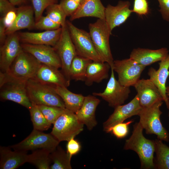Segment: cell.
Listing matches in <instances>:
<instances>
[{"mask_svg": "<svg viewBox=\"0 0 169 169\" xmlns=\"http://www.w3.org/2000/svg\"><path fill=\"white\" fill-rule=\"evenodd\" d=\"M142 107L136 95L128 103L115 108L113 113L103 124L104 130L106 132L115 125L123 122L125 120L133 116L139 115Z\"/></svg>", "mask_w": 169, "mask_h": 169, "instance_id": "15", "label": "cell"}, {"mask_svg": "<svg viewBox=\"0 0 169 169\" xmlns=\"http://www.w3.org/2000/svg\"><path fill=\"white\" fill-rule=\"evenodd\" d=\"M146 67L130 59L114 60L113 69L118 75V81L122 85L133 86L139 79Z\"/></svg>", "mask_w": 169, "mask_h": 169, "instance_id": "11", "label": "cell"}, {"mask_svg": "<svg viewBox=\"0 0 169 169\" xmlns=\"http://www.w3.org/2000/svg\"><path fill=\"white\" fill-rule=\"evenodd\" d=\"M92 61L88 59L76 55L73 59L70 66L71 80L84 81L88 66Z\"/></svg>", "mask_w": 169, "mask_h": 169, "instance_id": "28", "label": "cell"}, {"mask_svg": "<svg viewBox=\"0 0 169 169\" xmlns=\"http://www.w3.org/2000/svg\"><path fill=\"white\" fill-rule=\"evenodd\" d=\"M105 8L100 0H82L76 11L70 16V19L73 21L87 17L105 19Z\"/></svg>", "mask_w": 169, "mask_h": 169, "instance_id": "25", "label": "cell"}, {"mask_svg": "<svg viewBox=\"0 0 169 169\" xmlns=\"http://www.w3.org/2000/svg\"><path fill=\"white\" fill-rule=\"evenodd\" d=\"M17 17L13 23L6 29V35L23 29L34 28L35 22L33 8L29 6L20 7L17 8Z\"/></svg>", "mask_w": 169, "mask_h": 169, "instance_id": "23", "label": "cell"}, {"mask_svg": "<svg viewBox=\"0 0 169 169\" xmlns=\"http://www.w3.org/2000/svg\"><path fill=\"white\" fill-rule=\"evenodd\" d=\"M26 86L28 95L32 104L65 108L63 101L55 91L54 86L33 78L27 81Z\"/></svg>", "mask_w": 169, "mask_h": 169, "instance_id": "3", "label": "cell"}, {"mask_svg": "<svg viewBox=\"0 0 169 169\" xmlns=\"http://www.w3.org/2000/svg\"><path fill=\"white\" fill-rule=\"evenodd\" d=\"M33 129L41 131H46L51 126L50 124L38 108L37 105L32 104L28 110Z\"/></svg>", "mask_w": 169, "mask_h": 169, "instance_id": "32", "label": "cell"}, {"mask_svg": "<svg viewBox=\"0 0 169 169\" xmlns=\"http://www.w3.org/2000/svg\"><path fill=\"white\" fill-rule=\"evenodd\" d=\"M157 70L151 67L149 69L148 74L150 79L158 89L165 102L167 108L169 109V102L166 94V83L169 75V54L159 63Z\"/></svg>", "mask_w": 169, "mask_h": 169, "instance_id": "19", "label": "cell"}, {"mask_svg": "<svg viewBox=\"0 0 169 169\" xmlns=\"http://www.w3.org/2000/svg\"><path fill=\"white\" fill-rule=\"evenodd\" d=\"M166 94L167 96H169V86L166 87Z\"/></svg>", "mask_w": 169, "mask_h": 169, "instance_id": "46", "label": "cell"}, {"mask_svg": "<svg viewBox=\"0 0 169 169\" xmlns=\"http://www.w3.org/2000/svg\"><path fill=\"white\" fill-rule=\"evenodd\" d=\"M54 86L55 91L63 101L65 108L76 113L81 107L84 96L81 94L73 93L65 86Z\"/></svg>", "mask_w": 169, "mask_h": 169, "instance_id": "27", "label": "cell"}, {"mask_svg": "<svg viewBox=\"0 0 169 169\" xmlns=\"http://www.w3.org/2000/svg\"><path fill=\"white\" fill-rule=\"evenodd\" d=\"M42 64L23 51L15 59L6 72H0V84L8 80L27 82L34 78Z\"/></svg>", "mask_w": 169, "mask_h": 169, "instance_id": "2", "label": "cell"}, {"mask_svg": "<svg viewBox=\"0 0 169 169\" xmlns=\"http://www.w3.org/2000/svg\"><path fill=\"white\" fill-rule=\"evenodd\" d=\"M26 82L8 80L0 86V97L15 102L29 109L32 106L27 92Z\"/></svg>", "mask_w": 169, "mask_h": 169, "instance_id": "12", "label": "cell"}, {"mask_svg": "<svg viewBox=\"0 0 169 169\" xmlns=\"http://www.w3.org/2000/svg\"><path fill=\"white\" fill-rule=\"evenodd\" d=\"M46 16L54 22L59 24L62 27L66 24L67 17L59 4H52L46 9Z\"/></svg>", "mask_w": 169, "mask_h": 169, "instance_id": "33", "label": "cell"}, {"mask_svg": "<svg viewBox=\"0 0 169 169\" xmlns=\"http://www.w3.org/2000/svg\"><path fill=\"white\" fill-rule=\"evenodd\" d=\"M74 0V1H76V2H77L80 3L82 0Z\"/></svg>", "mask_w": 169, "mask_h": 169, "instance_id": "47", "label": "cell"}, {"mask_svg": "<svg viewBox=\"0 0 169 169\" xmlns=\"http://www.w3.org/2000/svg\"><path fill=\"white\" fill-rule=\"evenodd\" d=\"M66 24L77 55L93 61L104 62L96 50L89 33L69 21H66Z\"/></svg>", "mask_w": 169, "mask_h": 169, "instance_id": "7", "label": "cell"}, {"mask_svg": "<svg viewBox=\"0 0 169 169\" xmlns=\"http://www.w3.org/2000/svg\"><path fill=\"white\" fill-rule=\"evenodd\" d=\"M18 35L16 32L8 35L0 48V72H7L16 58L23 51Z\"/></svg>", "mask_w": 169, "mask_h": 169, "instance_id": "13", "label": "cell"}, {"mask_svg": "<svg viewBox=\"0 0 169 169\" xmlns=\"http://www.w3.org/2000/svg\"><path fill=\"white\" fill-rule=\"evenodd\" d=\"M6 28L5 25L3 20L0 19V46L3 44L6 38L5 31Z\"/></svg>", "mask_w": 169, "mask_h": 169, "instance_id": "44", "label": "cell"}, {"mask_svg": "<svg viewBox=\"0 0 169 169\" xmlns=\"http://www.w3.org/2000/svg\"><path fill=\"white\" fill-rule=\"evenodd\" d=\"M61 27L59 24L54 22L46 15L42 16L37 22H35L34 28L49 31L57 29Z\"/></svg>", "mask_w": 169, "mask_h": 169, "instance_id": "36", "label": "cell"}, {"mask_svg": "<svg viewBox=\"0 0 169 169\" xmlns=\"http://www.w3.org/2000/svg\"><path fill=\"white\" fill-rule=\"evenodd\" d=\"M62 30L60 38L54 47L60 60L62 72L69 81L70 69L72 61L77 55L76 51L71 39L66 24L62 27Z\"/></svg>", "mask_w": 169, "mask_h": 169, "instance_id": "9", "label": "cell"}, {"mask_svg": "<svg viewBox=\"0 0 169 169\" xmlns=\"http://www.w3.org/2000/svg\"><path fill=\"white\" fill-rule=\"evenodd\" d=\"M80 3L73 0H62L59 4L66 16L70 17L77 10Z\"/></svg>", "mask_w": 169, "mask_h": 169, "instance_id": "39", "label": "cell"}, {"mask_svg": "<svg viewBox=\"0 0 169 169\" xmlns=\"http://www.w3.org/2000/svg\"><path fill=\"white\" fill-rule=\"evenodd\" d=\"M168 116H169V113H168Z\"/></svg>", "mask_w": 169, "mask_h": 169, "instance_id": "48", "label": "cell"}, {"mask_svg": "<svg viewBox=\"0 0 169 169\" xmlns=\"http://www.w3.org/2000/svg\"><path fill=\"white\" fill-rule=\"evenodd\" d=\"M14 5H18L24 2L25 0H8Z\"/></svg>", "mask_w": 169, "mask_h": 169, "instance_id": "45", "label": "cell"}, {"mask_svg": "<svg viewBox=\"0 0 169 169\" xmlns=\"http://www.w3.org/2000/svg\"><path fill=\"white\" fill-rule=\"evenodd\" d=\"M130 2L119 1L115 6L108 4L105 10V20L112 31L115 28L124 23L132 13L130 9Z\"/></svg>", "mask_w": 169, "mask_h": 169, "instance_id": "17", "label": "cell"}, {"mask_svg": "<svg viewBox=\"0 0 169 169\" xmlns=\"http://www.w3.org/2000/svg\"><path fill=\"white\" fill-rule=\"evenodd\" d=\"M110 68V66L106 62L92 61L87 68L85 84L90 86L94 83H99L107 79Z\"/></svg>", "mask_w": 169, "mask_h": 169, "instance_id": "26", "label": "cell"}, {"mask_svg": "<svg viewBox=\"0 0 169 169\" xmlns=\"http://www.w3.org/2000/svg\"><path fill=\"white\" fill-rule=\"evenodd\" d=\"M89 33L98 54L113 69L114 60L110 50L109 38L111 31L105 19H98L89 25Z\"/></svg>", "mask_w": 169, "mask_h": 169, "instance_id": "4", "label": "cell"}, {"mask_svg": "<svg viewBox=\"0 0 169 169\" xmlns=\"http://www.w3.org/2000/svg\"><path fill=\"white\" fill-rule=\"evenodd\" d=\"M74 138H71L68 141L66 146L67 152L71 157L78 153L81 148L80 143Z\"/></svg>", "mask_w": 169, "mask_h": 169, "instance_id": "40", "label": "cell"}, {"mask_svg": "<svg viewBox=\"0 0 169 169\" xmlns=\"http://www.w3.org/2000/svg\"><path fill=\"white\" fill-rule=\"evenodd\" d=\"M114 70L111 69L110 78L104 90L102 92H94L93 95L101 97L113 108L123 104L131 92L130 87L121 84L115 78Z\"/></svg>", "mask_w": 169, "mask_h": 169, "instance_id": "10", "label": "cell"}, {"mask_svg": "<svg viewBox=\"0 0 169 169\" xmlns=\"http://www.w3.org/2000/svg\"><path fill=\"white\" fill-rule=\"evenodd\" d=\"M159 3V11L163 19L169 22V0H157Z\"/></svg>", "mask_w": 169, "mask_h": 169, "instance_id": "41", "label": "cell"}, {"mask_svg": "<svg viewBox=\"0 0 169 169\" xmlns=\"http://www.w3.org/2000/svg\"><path fill=\"white\" fill-rule=\"evenodd\" d=\"M133 86L142 107L150 106L159 101H163L158 89L150 79H140Z\"/></svg>", "mask_w": 169, "mask_h": 169, "instance_id": "16", "label": "cell"}, {"mask_svg": "<svg viewBox=\"0 0 169 169\" xmlns=\"http://www.w3.org/2000/svg\"><path fill=\"white\" fill-rule=\"evenodd\" d=\"M51 161L53 163L50 169H71V158L69 154L59 146L50 153Z\"/></svg>", "mask_w": 169, "mask_h": 169, "instance_id": "29", "label": "cell"}, {"mask_svg": "<svg viewBox=\"0 0 169 169\" xmlns=\"http://www.w3.org/2000/svg\"><path fill=\"white\" fill-rule=\"evenodd\" d=\"M15 6L8 0H0L1 17H3L11 11L17 10Z\"/></svg>", "mask_w": 169, "mask_h": 169, "instance_id": "42", "label": "cell"}, {"mask_svg": "<svg viewBox=\"0 0 169 169\" xmlns=\"http://www.w3.org/2000/svg\"><path fill=\"white\" fill-rule=\"evenodd\" d=\"M169 51L166 48L153 50L138 48L134 49L130 58L145 67L157 62L161 61L168 54Z\"/></svg>", "mask_w": 169, "mask_h": 169, "instance_id": "21", "label": "cell"}, {"mask_svg": "<svg viewBox=\"0 0 169 169\" xmlns=\"http://www.w3.org/2000/svg\"><path fill=\"white\" fill-rule=\"evenodd\" d=\"M163 101H159L152 105L142 107L138 115L139 123L146 134L156 135L158 139L166 142L169 141V134L163 126L160 120L162 113L160 110Z\"/></svg>", "mask_w": 169, "mask_h": 169, "instance_id": "5", "label": "cell"}, {"mask_svg": "<svg viewBox=\"0 0 169 169\" xmlns=\"http://www.w3.org/2000/svg\"><path fill=\"white\" fill-rule=\"evenodd\" d=\"M35 16L37 22L42 16L44 11L50 5L57 3V0H31Z\"/></svg>", "mask_w": 169, "mask_h": 169, "instance_id": "35", "label": "cell"}, {"mask_svg": "<svg viewBox=\"0 0 169 169\" xmlns=\"http://www.w3.org/2000/svg\"><path fill=\"white\" fill-rule=\"evenodd\" d=\"M53 125L51 133L60 142L74 137L83 131L84 125L75 113L66 108Z\"/></svg>", "mask_w": 169, "mask_h": 169, "instance_id": "6", "label": "cell"}, {"mask_svg": "<svg viewBox=\"0 0 169 169\" xmlns=\"http://www.w3.org/2000/svg\"><path fill=\"white\" fill-rule=\"evenodd\" d=\"M154 141L156 153L154 162L155 168L169 169V147L158 139Z\"/></svg>", "mask_w": 169, "mask_h": 169, "instance_id": "31", "label": "cell"}, {"mask_svg": "<svg viewBox=\"0 0 169 169\" xmlns=\"http://www.w3.org/2000/svg\"><path fill=\"white\" fill-rule=\"evenodd\" d=\"M143 129L139 122L134 124L132 134L126 140L124 149L132 150L136 153L140 159L141 168H155L154 160L155 151V141L147 139L144 136Z\"/></svg>", "mask_w": 169, "mask_h": 169, "instance_id": "1", "label": "cell"}, {"mask_svg": "<svg viewBox=\"0 0 169 169\" xmlns=\"http://www.w3.org/2000/svg\"><path fill=\"white\" fill-rule=\"evenodd\" d=\"M33 129L31 133L19 143L9 147L14 150L27 151L46 149L51 152L59 146L60 142L51 134H46Z\"/></svg>", "mask_w": 169, "mask_h": 169, "instance_id": "8", "label": "cell"}, {"mask_svg": "<svg viewBox=\"0 0 169 169\" xmlns=\"http://www.w3.org/2000/svg\"><path fill=\"white\" fill-rule=\"evenodd\" d=\"M133 121V120H131L125 123H118L110 128L106 132H111L118 139L124 138L128 133L129 125Z\"/></svg>", "mask_w": 169, "mask_h": 169, "instance_id": "37", "label": "cell"}, {"mask_svg": "<svg viewBox=\"0 0 169 169\" xmlns=\"http://www.w3.org/2000/svg\"><path fill=\"white\" fill-rule=\"evenodd\" d=\"M51 152L46 149H38L28 154V162L39 169H50L51 162L50 157Z\"/></svg>", "mask_w": 169, "mask_h": 169, "instance_id": "30", "label": "cell"}, {"mask_svg": "<svg viewBox=\"0 0 169 169\" xmlns=\"http://www.w3.org/2000/svg\"><path fill=\"white\" fill-rule=\"evenodd\" d=\"M27 151H12L9 147L0 146V169H15L27 162Z\"/></svg>", "mask_w": 169, "mask_h": 169, "instance_id": "24", "label": "cell"}, {"mask_svg": "<svg viewBox=\"0 0 169 169\" xmlns=\"http://www.w3.org/2000/svg\"><path fill=\"white\" fill-rule=\"evenodd\" d=\"M21 46L23 51L31 54L41 64L58 69L61 68L60 60L53 47L25 43H22Z\"/></svg>", "mask_w": 169, "mask_h": 169, "instance_id": "14", "label": "cell"}, {"mask_svg": "<svg viewBox=\"0 0 169 169\" xmlns=\"http://www.w3.org/2000/svg\"><path fill=\"white\" fill-rule=\"evenodd\" d=\"M17 9L11 11L3 17H1L0 18L3 20L6 28L10 26L15 19L17 15Z\"/></svg>", "mask_w": 169, "mask_h": 169, "instance_id": "43", "label": "cell"}, {"mask_svg": "<svg viewBox=\"0 0 169 169\" xmlns=\"http://www.w3.org/2000/svg\"><path fill=\"white\" fill-rule=\"evenodd\" d=\"M59 69L41 64L34 78L41 82L51 85L69 86L70 81Z\"/></svg>", "mask_w": 169, "mask_h": 169, "instance_id": "22", "label": "cell"}, {"mask_svg": "<svg viewBox=\"0 0 169 169\" xmlns=\"http://www.w3.org/2000/svg\"><path fill=\"white\" fill-rule=\"evenodd\" d=\"M132 13L139 16L146 15L149 13V8L147 0H134Z\"/></svg>", "mask_w": 169, "mask_h": 169, "instance_id": "38", "label": "cell"}, {"mask_svg": "<svg viewBox=\"0 0 169 169\" xmlns=\"http://www.w3.org/2000/svg\"><path fill=\"white\" fill-rule=\"evenodd\" d=\"M62 27L55 30L41 32H23L18 33L22 43L46 45L54 47L59 41L62 32Z\"/></svg>", "mask_w": 169, "mask_h": 169, "instance_id": "18", "label": "cell"}, {"mask_svg": "<svg viewBox=\"0 0 169 169\" xmlns=\"http://www.w3.org/2000/svg\"><path fill=\"white\" fill-rule=\"evenodd\" d=\"M48 122L53 124L57 118L65 111L66 108L45 105H37Z\"/></svg>", "mask_w": 169, "mask_h": 169, "instance_id": "34", "label": "cell"}, {"mask_svg": "<svg viewBox=\"0 0 169 169\" xmlns=\"http://www.w3.org/2000/svg\"><path fill=\"white\" fill-rule=\"evenodd\" d=\"M100 102V100L93 95L84 96L81 107L75 113L79 120L89 130H92L97 125L95 112Z\"/></svg>", "mask_w": 169, "mask_h": 169, "instance_id": "20", "label": "cell"}]
</instances>
